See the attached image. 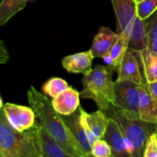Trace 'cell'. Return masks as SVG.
<instances>
[{
  "mask_svg": "<svg viewBox=\"0 0 157 157\" xmlns=\"http://www.w3.org/2000/svg\"><path fill=\"white\" fill-rule=\"evenodd\" d=\"M28 101L40 121L41 127L67 152L74 157H87L85 151L57 113L52 101L32 86L27 91Z\"/></svg>",
  "mask_w": 157,
  "mask_h": 157,
  "instance_id": "1",
  "label": "cell"
},
{
  "mask_svg": "<svg viewBox=\"0 0 157 157\" xmlns=\"http://www.w3.org/2000/svg\"><path fill=\"white\" fill-rule=\"evenodd\" d=\"M0 157H44L35 130V125L25 132L17 131L0 109Z\"/></svg>",
  "mask_w": 157,
  "mask_h": 157,
  "instance_id": "2",
  "label": "cell"
},
{
  "mask_svg": "<svg viewBox=\"0 0 157 157\" xmlns=\"http://www.w3.org/2000/svg\"><path fill=\"white\" fill-rule=\"evenodd\" d=\"M116 67L98 64L82 78L83 89L80 98L96 103L100 110L107 111L114 104L115 84L113 76Z\"/></svg>",
  "mask_w": 157,
  "mask_h": 157,
  "instance_id": "3",
  "label": "cell"
},
{
  "mask_svg": "<svg viewBox=\"0 0 157 157\" xmlns=\"http://www.w3.org/2000/svg\"><path fill=\"white\" fill-rule=\"evenodd\" d=\"M104 113L118 124L131 156L144 157L147 141L153 133H156L157 124L128 117L113 105Z\"/></svg>",
  "mask_w": 157,
  "mask_h": 157,
  "instance_id": "4",
  "label": "cell"
},
{
  "mask_svg": "<svg viewBox=\"0 0 157 157\" xmlns=\"http://www.w3.org/2000/svg\"><path fill=\"white\" fill-rule=\"evenodd\" d=\"M117 19V33L130 38L129 48L141 51L147 48V26L136 12L133 0H111Z\"/></svg>",
  "mask_w": 157,
  "mask_h": 157,
  "instance_id": "5",
  "label": "cell"
},
{
  "mask_svg": "<svg viewBox=\"0 0 157 157\" xmlns=\"http://www.w3.org/2000/svg\"><path fill=\"white\" fill-rule=\"evenodd\" d=\"M113 106L130 118H139L140 85L129 81H116Z\"/></svg>",
  "mask_w": 157,
  "mask_h": 157,
  "instance_id": "6",
  "label": "cell"
},
{
  "mask_svg": "<svg viewBox=\"0 0 157 157\" xmlns=\"http://www.w3.org/2000/svg\"><path fill=\"white\" fill-rule=\"evenodd\" d=\"M3 110L10 125L17 131H27L35 125L36 115L32 107L7 103Z\"/></svg>",
  "mask_w": 157,
  "mask_h": 157,
  "instance_id": "7",
  "label": "cell"
},
{
  "mask_svg": "<svg viewBox=\"0 0 157 157\" xmlns=\"http://www.w3.org/2000/svg\"><path fill=\"white\" fill-rule=\"evenodd\" d=\"M117 71L118 75L117 81H129L138 85L144 82L139 61L133 49L128 48Z\"/></svg>",
  "mask_w": 157,
  "mask_h": 157,
  "instance_id": "8",
  "label": "cell"
},
{
  "mask_svg": "<svg viewBox=\"0 0 157 157\" xmlns=\"http://www.w3.org/2000/svg\"><path fill=\"white\" fill-rule=\"evenodd\" d=\"M103 139L105 140L110 145L112 157H132L127 150L124 136L119 126L112 118H109Z\"/></svg>",
  "mask_w": 157,
  "mask_h": 157,
  "instance_id": "9",
  "label": "cell"
},
{
  "mask_svg": "<svg viewBox=\"0 0 157 157\" xmlns=\"http://www.w3.org/2000/svg\"><path fill=\"white\" fill-rule=\"evenodd\" d=\"M118 35L109 28L101 26L94 38L90 52L94 58H104L110 53L113 44L117 40Z\"/></svg>",
  "mask_w": 157,
  "mask_h": 157,
  "instance_id": "10",
  "label": "cell"
},
{
  "mask_svg": "<svg viewBox=\"0 0 157 157\" xmlns=\"http://www.w3.org/2000/svg\"><path fill=\"white\" fill-rule=\"evenodd\" d=\"M81 109H82V107L80 106L78 110L72 114L68 115V116L61 115V117L64 124L67 127V128L71 132L73 136H75L77 141L79 143L80 145L82 147L87 156H88L91 155L92 144H90V140L87 137V133H86L85 130H84V127L81 124Z\"/></svg>",
  "mask_w": 157,
  "mask_h": 157,
  "instance_id": "11",
  "label": "cell"
},
{
  "mask_svg": "<svg viewBox=\"0 0 157 157\" xmlns=\"http://www.w3.org/2000/svg\"><path fill=\"white\" fill-rule=\"evenodd\" d=\"M55 111L60 115L68 116L75 113L80 107V93L69 87L52 101Z\"/></svg>",
  "mask_w": 157,
  "mask_h": 157,
  "instance_id": "12",
  "label": "cell"
},
{
  "mask_svg": "<svg viewBox=\"0 0 157 157\" xmlns=\"http://www.w3.org/2000/svg\"><path fill=\"white\" fill-rule=\"evenodd\" d=\"M94 57L90 50L67 55L62 59V66L71 74L87 75L92 70Z\"/></svg>",
  "mask_w": 157,
  "mask_h": 157,
  "instance_id": "13",
  "label": "cell"
},
{
  "mask_svg": "<svg viewBox=\"0 0 157 157\" xmlns=\"http://www.w3.org/2000/svg\"><path fill=\"white\" fill-rule=\"evenodd\" d=\"M139 61L144 81L157 82V54L147 48L141 51H134Z\"/></svg>",
  "mask_w": 157,
  "mask_h": 157,
  "instance_id": "14",
  "label": "cell"
},
{
  "mask_svg": "<svg viewBox=\"0 0 157 157\" xmlns=\"http://www.w3.org/2000/svg\"><path fill=\"white\" fill-rule=\"evenodd\" d=\"M139 118L144 122L157 124V102L144 83L140 85Z\"/></svg>",
  "mask_w": 157,
  "mask_h": 157,
  "instance_id": "15",
  "label": "cell"
},
{
  "mask_svg": "<svg viewBox=\"0 0 157 157\" xmlns=\"http://www.w3.org/2000/svg\"><path fill=\"white\" fill-rule=\"evenodd\" d=\"M37 138L44 157H74L67 153L40 124H35Z\"/></svg>",
  "mask_w": 157,
  "mask_h": 157,
  "instance_id": "16",
  "label": "cell"
},
{
  "mask_svg": "<svg viewBox=\"0 0 157 157\" xmlns=\"http://www.w3.org/2000/svg\"><path fill=\"white\" fill-rule=\"evenodd\" d=\"M87 125L97 140L103 139L108 124V117L103 110H99L91 113H86Z\"/></svg>",
  "mask_w": 157,
  "mask_h": 157,
  "instance_id": "17",
  "label": "cell"
},
{
  "mask_svg": "<svg viewBox=\"0 0 157 157\" xmlns=\"http://www.w3.org/2000/svg\"><path fill=\"white\" fill-rule=\"evenodd\" d=\"M29 0H2L0 2V26L25 8Z\"/></svg>",
  "mask_w": 157,
  "mask_h": 157,
  "instance_id": "18",
  "label": "cell"
},
{
  "mask_svg": "<svg viewBox=\"0 0 157 157\" xmlns=\"http://www.w3.org/2000/svg\"><path fill=\"white\" fill-rule=\"evenodd\" d=\"M118 35L119 36H118L117 40L109 53L113 60V66L116 68L121 64L126 52L128 49L129 43H130V38L125 33L122 32Z\"/></svg>",
  "mask_w": 157,
  "mask_h": 157,
  "instance_id": "19",
  "label": "cell"
},
{
  "mask_svg": "<svg viewBox=\"0 0 157 157\" xmlns=\"http://www.w3.org/2000/svg\"><path fill=\"white\" fill-rule=\"evenodd\" d=\"M68 87V84L62 78H52L44 83L42 90L46 95L54 99Z\"/></svg>",
  "mask_w": 157,
  "mask_h": 157,
  "instance_id": "20",
  "label": "cell"
},
{
  "mask_svg": "<svg viewBox=\"0 0 157 157\" xmlns=\"http://www.w3.org/2000/svg\"><path fill=\"white\" fill-rule=\"evenodd\" d=\"M147 26V48L157 54V10L145 20Z\"/></svg>",
  "mask_w": 157,
  "mask_h": 157,
  "instance_id": "21",
  "label": "cell"
},
{
  "mask_svg": "<svg viewBox=\"0 0 157 157\" xmlns=\"http://www.w3.org/2000/svg\"><path fill=\"white\" fill-rule=\"evenodd\" d=\"M157 10V0H144L136 4L137 16L143 21L150 18Z\"/></svg>",
  "mask_w": 157,
  "mask_h": 157,
  "instance_id": "22",
  "label": "cell"
},
{
  "mask_svg": "<svg viewBox=\"0 0 157 157\" xmlns=\"http://www.w3.org/2000/svg\"><path fill=\"white\" fill-rule=\"evenodd\" d=\"M93 157H112V151L108 143L104 139L97 140L91 147Z\"/></svg>",
  "mask_w": 157,
  "mask_h": 157,
  "instance_id": "23",
  "label": "cell"
},
{
  "mask_svg": "<svg viewBox=\"0 0 157 157\" xmlns=\"http://www.w3.org/2000/svg\"><path fill=\"white\" fill-rule=\"evenodd\" d=\"M144 157H157V136L154 133L150 136L147 143Z\"/></svg>",
  "mask_w": 157,
  "mask_h": 157,
  "instance_id": "24",
  "label": "cell"
},
{
  "mask_svg": "<svg viewBox=\"0 0 157 157\" xmlns=\"http://www.w3.org/2000/svg\"><path fill=\"white\" fill-rule=\"evenodd\" d=\"M10 58V55L4 41L0 38V65L7 64Z\"/></svg>",
  "mask_w": 157,
  "mask_h": 157,
  "instance_id": "25",
  "label": "cell"
},
{
  "mask_svg": "<svg viewBox=\"0 0 157 157\" xmlns=\"http://www.w3.org/2000/svg\"><path fill=\"white\" fill-rule=\"evenodd\" d=\"M143 83L145 84L146 87H147V88L148 89L150 94L152 95V97L154 98L155 101L157 102V82L147 83L145 82V81H144Z\"/></svg>",
  "mask_w": 157,
  "mask_h": 157,
  "instance_id": "26",
  "label": "cell"
},
{
  "mask_svg": "<svg viewBox=\"0 0 157 157\" xmlns=\"http://www.w3.org/2000/svg\"><path fill=\"white\" fill-rule=\"evenodd\" d=\"M3 106H4V104H3V102H2V98L0 97V109L2 108Z\"/></svg>",
  "mask_w": 157,
  "mask_h": 157,
  "instance_id": "27",
  "label": "cell"
},
{
  "mask_svg": "<svg viewBox=\"0 0 157 157\" xmlns=\"http://www.w3.org/2000/svg\"><path fill=\"white\" fill-rule=\"evenodd\" d=\"M142 1H144V0H133V2H134L135 5L138 4V3H140V2H142Z\"/></svg>",
  "mask_w": 157,
  "mask_h": 157,
  "instance_id": "28",
  "label": "cell"
},
{
  "mask_svg": "<svg viewBox=\"0 0 157 157\" xmlns=\"http://www.w3.org/2000/svg\"><path fill=\"white\" fill-rule=\"evenodd\" d=\"M156 136H157V127H156Z\"/></svg>",
  "mask_w": 157,
  "mask_h": 157,
  "instance_id": "29",
  "label": "cell"
},
{
  "mask_svg": "<svg viewBox=\"0 0 157 157\" xmlns=\"http://www.w3.org/2000/svg\"><path fill=\"white\" fill-rule=\"evenodd\" d=\"M87 157H93V156H92L91 155H90V156H87Z\"/></svg>",
  "mask_w": 157,
  "mask_h": 157,
  "instance_id": "30",
  "label": "cell"
}]
</instances>
